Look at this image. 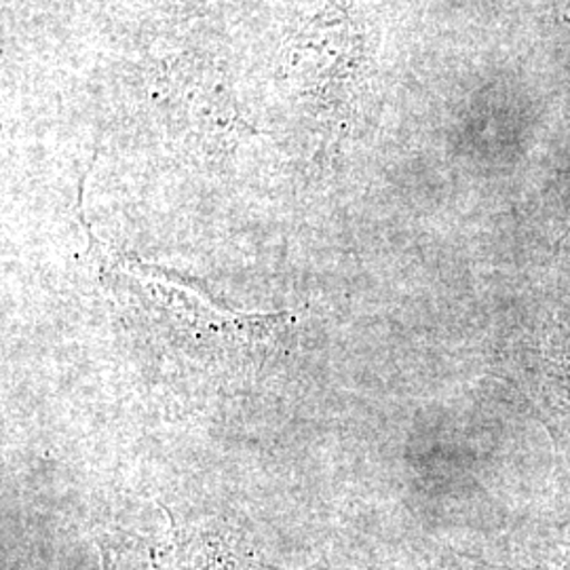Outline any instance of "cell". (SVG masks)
Masks as SVG:
<instances>
[{
	"mask_svg": "<svg viewBox=\"0 0 570 570\" xmlns=\"http://www.w3.org/2000/svg\"><path fill=\"white\" fill-rule=\"evenodd\" d=\"M569 235H570V226H569V228H567V230H564V233H562V235H560V239H558V244H556V252H558V249H560V245L564 244V239H569Z\"/></svg>",
	"mask_w": 570,
	"mask_h": 570,
	"instance_id": "obj_2",
	"label": "cell"
},
{
	"mask_svg": "<svg viewBox=\"0 0 570 570\" xmlns=\"http://www.w3.org/2000/svg\"><path fill=\"white\" fill-rule=\"evenodd\" d=\"M104 570H244L249 556L228 530L171 529L164 537H106Z\"/></svg>",
	"mask_w": 570,
	"mask_h": 570,
	"instance_id": "obj_1",
	"label": "cell"
}]
</instances>
